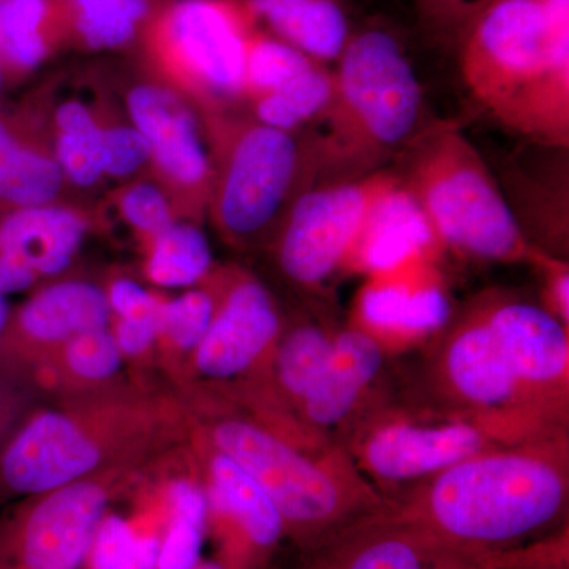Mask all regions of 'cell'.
<instances>
[{
	"instance_id": "obj_36",
	"label": "cell",
	"mask_w": 569,
	"mask_h": 569,
	"mask_svg": "<svg viewBox=\"0 0 569 569\" xmlns=\"http://www.w3.org/2000/svg\"><path fill=\"white\" fill-rule=\"evenodd\" d=\"M119 206L127 223L151 239L176 222L167 194L153 183H133L121 194Z\"/></svg>"
},
{
	"instance_id": "obj_13",
	"label": "cell",
	"mask_w": 569,
	"mask_h": 569,
	"mask_svg": "<svg viewBox=\"0 0 569 569\" xmlns=\"http://www.w3.org/2000/svg\"><path fill=\"white\" fill-rule=\"evenodd\" d=\"M111 309L102 288L82 280L52 283L11 313L0 346V367L31 376L71 337L108 328Z\"/></svg>"
},
{
	"instance_id": "obj_23",
	"label": "cell",
	"mask_w": 569,
	"mask_h": 569,
	"mask_svg": "<svg viewBox=\"0 0 569 569\" xmlns=\"http://www.w3.org/2000/svg\"><path fill=\"white\" fill-rule=\"evenodd\" d=\"M63 36L59 0H0V63L6 80L36 70Z\"/></svg>"
},
{
	"instance_id": "obj_42",
	"label": "cell",
	"mask_w": 569,
	"mask_h": 569,
	"mask_svg": "<svg viewBox=\"0 0 569 569\" xmlns=\"http://www.w3.org/2000/svg\"><path fill=\"white\" fill-rule=\"evenodd\" d=\"M18 417H20V415H2V417H0V445L10 436Z\"/></svg>"
},
{
	"instance_id": "obj_12",
	"label": "cell",
	"mask_w": 569,
	"mask_h": 569,
	"mask_svg": "<svg viewBox=\"0 0 569 569\" xmlns=\"http://www.w3.org/2000/svg\"><path fill=\"white\" fill-rule=\"evenodd\" d=\"M387 171L351 181L317 183L298 198L277 233L280 269L298 287L318 290L343 269Z\"/></svg>"
},
{
	"instance_id": "obj_19",
	"label": "cell",
	"mask_w": 569,
	"mask_h": 569,
	"mask_svg": "<svg viewBox=\"0 0 569 569\" xmlns=\"http://www.w3.org/2000/svg\"><path fill=\"white\" fill-rule=\"evenodd\" d=\"M432 261H411L387 274L370 276L356 299V328L377 339H417L447 328L452 306Z\"/></svg>"
},
{
	"instance_id": "obj_40",
	"label": "cell",
	"mask_w": 569,
	"mask_h": 569,
	"mask_svg": "<svg viewBox=\"0 0 569 569\" xmlns=\"http://www.w3.org/2000/svg\"><path fill=\"white\" fill-rule=\"evenodd\" d=\"M107 293L111 316L118 318L144 317L157 312L163 302L156 295L149 293L140 283L132 279H116Z\"/></svg>"
},
{
	"instance_id": "obj_31",
	"label": "cell",
	"mask_w": 569,
	"mask_h": 569,
	"mask_svg": "<svg viewBox=\"0 0 569 569\" xmlns=\"http://www.w3.org/2000/svg\"><path fill=\"white\" fill-rule=\"evenodd\" d=\"M211 268L212 250L201 228L174 222L152 239L146 272L159 287L182 288L200 282Z\"/></svg>"
},
{
	"instance_id": "obj_7",
	"label": "cell",
	"mask_w": 569,
	"mask_h": 569,
	"mask_svg": "<svg viewBox=\"0 0 569 569\" xmlns=\"http://www.w3.org/2000/svg\"><path fill=\"white\" fill-rule=\"evenodd\" d=\"M216 141L213 223L238 246L277 236L296 198L317 181L312 142L257 121L222 123Z\"/></svg>"
},
{
	"instance_id": "obj_43",
	"label": "cell",
	"mask_w": 569,
	"mask_h": 569,
	"mask_svg": "<svg viewBox=\"0 0 569 569\" xmlns=\"http://www.w3.org/2000/svg\"><path fill=\"white\" fill-rule=\"evenodd\" d=\"M10 309L7 305L6 296L0 295V346H2L3 335H6L7 323H9Z\"/></svg>"
},
{
	"instance_id": "obj_5",
	"label": "cell",
	"mask_w": 569,
	"mask_h": 569,
	"mask_svg": "<svg viewBox=\"0 0 569 569\" xmlns=\"http://www.w3.org/2000/svg\"><path fill=\"white\" fill-rule=\"evenodd\" d=\"M399 176L418 198L443 249L482 261H530L537 247L477 148L455 126L433 127L408 146Z\"/></svg>"
},
{
	"instance_id": "obj_29",
	"label": "cell",
	"mask_w": 569,
	"mask_h": 569,
	"mask_svg": "<svg viewBox=\"0 0 569 569\" xmlns=\"http://www.w3.org/2000/svg\"><path fill=\"white\" fill-rule=\"evenodd\" d=\"M171 522L160 542L157 569H193L201 561L209 498L192 479H174L168 488Z\"/></svg>"
},
{
	"instance_id": "obj_10",
	"label": "cell",
	"mask_w": 569,
	"mask_h": 569,
	"mask_svg": "<svg viewBox=\"0 0 569 569\" xmlns=\"http://www.w3.org/2000/svg\"><path fill=\"white\" fill-rule=\"evenodd\" d=\"M441 376L462 406L460 415L492 427L509 440L556 430V415L520 383L479 307L448 336Z\"/></svg>"
},
{
	"instance_id": "obj_26",
	"label": "cell",
	"mask_w": 569,
	"mask_h": 569,
	"mask_svg": "<svg viewBox=\"0 0 569 569\" xmlns=\"http://www.w3.org/2000/svg\"><path fill=\"white\" fill-rule=\"evenodd\" d=\"M66 31L91 50H116L151 20V0H59Z\"/></svg>"
},
{
	"instance_id": "obj_34",
	"label": "cell",
	"mask_w": 569,
	"mask_h": 569,
	"mask_svg": "<svg viewBox=\"0 0 569 569\" xmlns=\"http://www.w3.org/2000/svg\"><path fill=\"white\" fill-rule=\"evenodd\" d=\"M160 542L162 539L138 533L121 516H104L89 560L92 569H157Z\"/></svg>"
},
{
	"instance_id": "obj_20",
	"label": "cell",
	"mask_w": 569,
	"mask_h": 569,
	"mask_svg": "<svg viewBox=\"0 0 569 569\" xmlns=\"http://www.w3.org/2000/svg\"><path fill=\"white\" fill-rule=\"evenodd\" d=\"M380 339L361 328L335 335L332 350L317 383L299 406L301 418L312 432L336 429L361 406L362 397L383 369Z\"/></svg>"
},
{
	"instance_id": "obj_21",
	"label": "cell",
	"mask_w": 569,
	"mask_h": 569,
	"mask_svg": "<svg viewBox=\"0 0 569 569\" xmlns=\"http://www.w3.org/2000/svg\"><path fill=\"white\" fill-rule=\"evenodd\" d=\"M253 20L318 63L339 61L350 24L339 0H242Z\"/></svg>"
},
{
	"instance_id": "obj_3",
	"label": "cell",
	"mask_w": 569,
	"mask_h": 569,
	"mask_svg": "<svg viewBox=\"0 0 569 569\" xmlns=\"http://www.w3.org/2000/svg\"><path fill=\"white\" fill-rule=\"evenodd\" d=\"M335 71V97L312 142L317 181L378 173L419 134L422 89L399 41L370 29L350 37Z\"/></svg>"
},
{
	"instance_id": "obj_18",
	"label": "cell",
	"mask_w": 569,
	"mask_h": 569,
	"mask_svg": "<svg viewBox=\"0 0 569 569\" xmlns=\"http://www.w3.org/2000/svg\"><path fill=\"white\" fill-rule=\"evenodd\" d=\"M443 246L418 198L389 173L367 209L343 269L387 274L411 261L436 260Z\"/></svg>"
},
{
	"instance_id": "obj_2",
	"label": "cell",
	"mask_w": 569,
	"mask_h": 569,
	"mask_svg": "<svg viewBox=\"0 0 569 569\" xmlns=\"http://www.w3.org/2000/svg\"><path fill=\"white\" fill-rule=\"evenodd\" d=\"M561 433L479 452L418 486L408 520L425 533L473 548L520 541L560 518L568 501Z\"/></svg>"
},
{
	"instance_id": "obj_44",
	"label": "cell",
	"mask_w": 569,
	"mask_h": 569,
	"mask_svg": "<svg viewBox=\"0 0 569 569\" xmlns=\"http://www.w3.org/2000/svg\"><path fill=\"white\" fill-rule=\"evenodd\" d=\"M193 569H224L220 563H213V561H200Z\"/></svg>"
},
{
	"instance_id": "obj_11",
	"label": "cell",
	"mask_w": 569,
	"mask_h": 569,
	"mask_svg": "<svg viewBox=\"0 0 569 569\" xmlns=\"http://www.w3.org/2000/svg\"><path fill=\"white\" fill-rule=\"evenodd\" d=\"M122 470L32 497L0 527V569H80Z\"/></svg>"
},
{
	"instance_id": "obj_9",
	"label": "cell",
	"mask_w": 569,
	"mask_h": 569,
	"mask_svg": "<svg viewBox=\"0 0 569 569\" xmlns=\"http://www.w3.org/2000/svg\"><path fill=\"white\" fill-rule=\"evenodd\" d=\"M509 443L516 441L466 415L385 413L356 433L348 458L376 485L421 486L462 460Z\"/></svg>"
},
{
	"instance_id": "obj_24",
	"label": "cell",
	"mask_w": 569,
	"mask_h": 569,
	"mask_svg": "<svg viewBox=\"0 0 569 569\" xmlns=\"http://www.w3.org/2000/svg\"><path fill=\"white\" fill-rule=\"evenodd\" d=\"M425 538L408 519L361 527L321 569H427Z\"/></svg>"
},
{
	"instance_id": "obj_22",
	"label": "cell",
	"mask_w": 569,
	"mask_h": 569,
	"mask_svg": "<svg viewBox=\"0 0 569 569\" xmlns=\"http://www.w3.org/2000/svg\"><path fill=\"white\" fill-rule=\"evenodd\" d=\"M209 479V508L230 519L254 548H274L287 522L252 475L230 456L213 449Z\"/></svg>"
},
{
	"instance_id": "obj_4",
	"label": "cell",
	"mask_w": 569,
	"mask_h": 569,
	"mask_svg": "<svg viewBox=\"0 0 569 569\" xmlns=\"http://www.w3.org/2000/svg\"><path fill=\"white\" fill-rule=\"evenodd\" d=\"M163 406L138 396L104 395L37 411L0 445V497H37L129 468L171 430Z\"/></svg>"
},
{
	"instance_id": "obj_33",
	"label": "cell",
	"mask_w": 569,
	"mask_h": 569,
	"mask_svg": "<svg viewBox=\"0 0 569 569\" xmlns=\"http://www.w3.org/2000/svg\"><path fill=\"white\" fill-rule=\"evenodd\" d=\"M318 62L291 44L252 29L247 39L244 96L260 99L312 70Z\"/></svg>"
},
{
	"instance_id": "obj_8",
	"label": "cell",
	"mask_w": 569,
	"mask_h": 569,
	"mask_svg": "<svg viewBox=\"0 0 569 569\" xmlns=\"http://www.w3.org/2000/svg\"><path fill=\"white\" fill-rule=\"evenodd\" d=\"M254 20L242 0H178L149 22L157 59L213 100L244 96L247 39Z\"/></svg>"
},
{
	"instance_id": "obj_38",
	"label": "cell",
	"mask_w": 569,
	"mask_h": 569,
	"mask_svg": "<svg viewBox=\"0 0 569 569\" xmlns=\"http://www.w3.org/2000/svg\"><path fill=\"white\" fill-rule=\"evenodd\" d=\"M160 323H162V307L149 316L118 318L112 336L122 356L141 358L148 353L153 343L159 340Z\"/></svg>"
},
{
	"instance_id": "obj_1",
	"label": "cell",
	"mask_w": 569,
	"mask_h": 569,
	"mask_svg": "<svg viewBox=\"0 0 569 569\" xmlns=\"http://www.w3.org/2000/svg\"><path fill=\"white\" fill-rule=\"evenodd\" d=\"M460 70L500 126L568 148L569 0H498L462 33Z\"/></svg>"
},
{
	"instance_id": "obj_32",
	"label": "cell",
	"mask_w": 569,
	"mask_h": 569,
	"mask_svg": "<svg viewBox=\"0 0 569 569\" xmlns=\"http://www.w3.org/2000/svg\"><path fill=\"white\" fill-rule=\"evenodd\" d=\"M122 353L108 328L71 337L48 356L33 373L51 370L71 387L96 388L112 380L122 366Z\"/></svg>"
},
{
	"instance_id": "obj_25",
	"label": "cell",
	"mask_w": 569,
	"mask_h": 569,
	"mask_svg": "<svg viewBox=\"0 0 569 569\" xmlns=\"http://www.w3.org/2000/svg\"><path fill=\"white\" fill-rule=\"evenodd\" d=\"M62 181L56 159L28 144L0 116V204H51L61 192Z\"/></svg>"
},
{
	"instance_id": "obj_45",
	"label": "cell",
	"mask_w": 569,
	"mask_h": 569,
	"mask_svg": "<svg viewBox=\"0 0 569 569\" xmlns=\"http://www.w3.org/2000/svg\"><path fill=\"white\" fill-rule=\"evenodd\" d=\"M6 73H3L2 63H0V92H2L3 84H6Z\"/></svg>"
},
{
	"instance_id": "obj_30",
	"label": "cell",
	"mask_w": 569,
	"mask_h": 569,
	"mask_svg": "<svg viewBox=\"0 0 569 569\" xmlns=\"http://www.w3.org/2000/svg\"><path fill=\"white\" fill-rule=\"evenodd\" d=\"M56 162L63 178L89 189L103 176L102 127L81 102H66L56 111Z\"/></svg>"
},
{
	"instance_id": "obj_27",
	"label": "cell",
	"mask_w": 569,
	"mask_h": 569,
	"mask_svg": "<svg viewBox=\"0 0 569 569\" xmlns=\"http://www.w3.org/2000/svg\"><path fill=\"white\" fill-rule=\"evenodd\" d=\"M335 336L323 326L305 323L280 335L272 348V372L279 391L299 408L323 372Z\"/></svg>"
},
{
	"instance_id": "obj_15",
	"label": "cell",
	"mask_w": 569,
	"mask_h": 569,
	"mask_svg": "<svg viewBox=\"0 0 569 569\" xmlns=\"http://www.w3.org/2000/svg\"><path fill=\"white\" fill-rule=\"evenodd\" d=\"M479 310L520 383L546 410L559 415L568 399V326L546 307L520 299H492Z\"/></svg>"
},
{
	"instance_id": "obj_35",
	"label": "cell",
	"mask_w": 569,
	"mask_h": 569,
	"mask_svg": "<svg viewBox=\"0 0 569 569\" xmlns=\"http://www.w3.org/2000/svg\"><path fill=\"white\" fill-rule=\"evenodd\" d=\"M219 298L209 288H194L163 302L159 339L174 353L193 355L212 323Z\"/></svg>"
},
{
	"instance_id": "obj_41",
	"label": "cell",
	"mask_w": 569,
	"mask_h": 569,
	"mask_svg": "<svg viewBox=\"0 0 569 569\" xmlns=\"http://www.w3.org/2000/svg\"><path fill=\"white\" fill-rule=\"evenodd\" d=\"M427 17L448 29L466 32L498 0H419Z\"/></svg>"
},
{
	"instance_id": "obj_6",
	"label": "cell",
	"mask_w": 569,
	"mask_h": 569,
	"mask_svg": "<svg viewBox=\"0 0 569 569\" xmlns=\"http://www.w3.org/2000/svg\"><path fill=\"white\" fill-rule=\"evenodd\" d=\"M209 433L212 448L249 471L295 529H331L356 508L377 501L347 452L328 445L299 443L242 415L213 419Z\"/></svg>"
},
{
	"instance_id": "obj_16",
	"label": "cell",
	"mask_w": 569,
	"mask_h": 569,
	"mask_svg": "<svg viewBox=\"0 0 569 569\" xmlns=\"http://www.w3.org/2000/svg\"><path fill=\"white\" fill-rule=\"evenodd\" d=\"M282 320L268 288L249 276L228 279L203 342L193 353L194 370L213 381L244 376L271 353Z\"/></svg>"
},
{
	"instance_id": "obj_28",
	"label": "cell",
	"mask_w": 569,
	"mask_h": 569,
	"mask_svg": "<svg viewBox=\"0 0 569 569\" xmlns=\"http://www.w3.org/2000/svg\"><path fill=\"white\" fill-rule=\"evenodd\" d=\"M335 73L318 63L283 88L253 100L254 121L296 133L325 114L335 97Z\"/></svg>"
},
{
	"instance_id": "obj_37",
	"label": "cell",
	"mask_w": 569,
	"mask_h": 569,
	"mask_svg": "<svg viewBox=\"0 0 569 569\" xmlns=\"http://www.w3.org/2000/svg\"><path fill=\"white\" fill-rule=\"evenodd\" d=\"M103 174L127 178L151 160V148L134 126L103 129Z\"/></svg>"
},
{
	"instance_id": "obj_14",
	"label": "cell",
	"mask_w": 569,
	"mask_h": 569,
	"mask_svg": "<svg viewBox=\"0 0 569 569\" xmlns=\"http://www.w3.org/2000/svg\"><path fill=\"white\" fill-rule=\"evenodd\" d=\"M127 110L164 182L200 212L209 203L213 167L192 108L171 89L146 82L129 92Z\"/></svg>"
},
{
	"instance_id": "obj_39",
	"label": "cell",
	"mask_w": 569,
	"mask_h": 569,
	"mask_svg": "<svg viewBox=\"0 0 569 569\" xmlns=\"http://www.w3.org/2000/svg\"><path fill=\"white\" fill-rule=\"evenodd\" d=\"M541 266L546 276V309L559 318L565 326L569 325V272L568 264L537 247L531 260Z\"/></svg>"
},
{
	"instance_id": "obj_17",
	"label": "cell",
	"mask_w": 569,
	"mask_h": 569,
	"mask_svg": "<svg viewBox=\"0 0 569 569\" xmlns=\"http://www.w3.org/2000/svg\"><path fill=\"white\" fill-rule=\"evenodd\" d=\"M86 230L80 213L61 206H6L0 213V295L22 293L40 277L66 271Z\"/></svg>"
}]
</instances>
